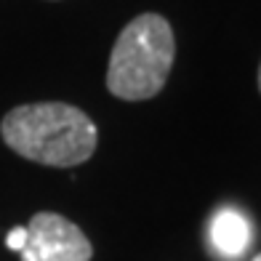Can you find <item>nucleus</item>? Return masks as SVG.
I'll return each mask as SVG.
<instances>
[{
  "label": "nucleus",
  "instance_id": "nucleus-4",
  "mask_svg": "<svg viewBox=\"0 0 261 261\" xmlns=\"http://www.w3.org/2000/svg\"><path fill=\"white\" fill-rule=\"evenodd\" d=\"M208 237L216 256L227 258V261H240L248 248H251L253 232H251V221L243 211L237 208H219L211 216V227Z\"/></svg>",
  "mask_w": 261,
  "mask_h": 261
},
{
  "label": "nucleus",
  "instance_id": "nucleus-5",
  "mask_svg": "<svg viewBox=\"0 0 261 261\" xmlns=\"http://www.w3.org/2000/svg\"><path fill=\"white\" fill-rule=\"evenodd\" d=\"M24 240H27V229L24 227H14L8 232V237H6V245L11 248V251H21V245H24Z\"/></svg>",
  "mask_w": 261,
  "mask_h": 261
},
{
  "label": "nucleus",
  "instance_id": "nucleus-6",
  "mask_svg": "<svg viewBox=\"0 0 261 261\" xmlns=\"http://www.w3.org/2000/svg\"><path fill=\"white\" fill-rule=\"evenodd\" d=\"M258 91H261V67H258Z\"/></svg>",
  "mask_w": 261,
  "mask_h": 261
},
{
  "label": "nucleus",
  "instance_id": "nucleus-2",
  "mask_svg": "<svg viewBox=\"0 0 261 261\" xmlns=\"http://www.w3.org/2000/svg\"><path fill=\"white\" fill-rule=\"evenodd\" d=\"M176 56V38L168 19L139 14L112 45L107 91L123 101H147L163 91Z\"/></svg>",
  "mask_w": 261,
  "mask_h": 261
},
{
  "label": "nucleus",
  "instance_id": "nucleus-1",
  "mask_svg": "<svg viewBox=\"0 0 261 261\" xmlns=\"http://www.w3.org/2000/svg\"><path fill=\"white\" fill-rule=\"evenodd\" d=\"M0 136L16 155L48 168L83 165L99 144L96 123L67 101L14 107L0 123Z\"/></svg>",
  "mask_w": 261,
  "mask_h": 261
},
{
  "label": "nucleus",
  "instance_id": "nucleus-7",
  "mask_svg": "<svg viewBox=\"0 0 261 261\" xmlns=\"http://www.w3.org/2000/svg\"><path fill=\"white\" fill-rule=\"evenodd\" d=\"M253 261H261V253H256V258H253Z\"/></svg>",
  "mask_w": 261,
  "mask_h": 261
},
{
  "label": "nucleus",
  "instance_id": "nucleus-3",
  "mask_svg": "<svg viewBox=\"0 0 261 261\" xmlns=\"http://www.w3.org/2000/svg\"><path fill=\"white\" fill-rule=\"evenodd\" d=\"M24 229L27 240L19 251L21 261H91L93 256L86 232L62 213L40 211Z\"/></svg>",
  "mask_w": 261,
  "mask_h": 261
}]
</instances>
